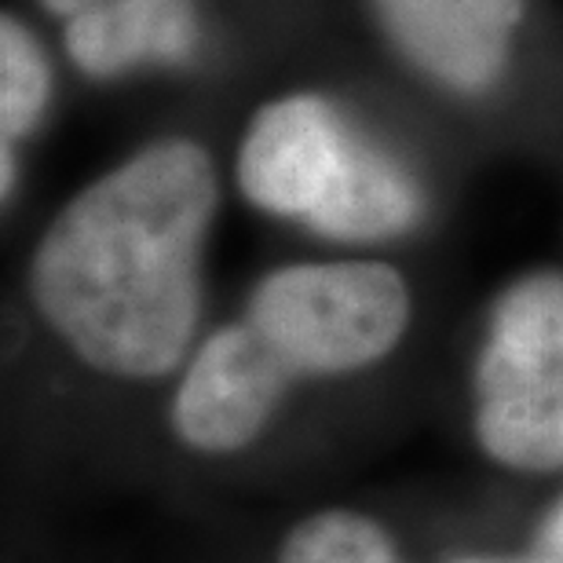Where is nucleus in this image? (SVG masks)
Listing matches in <instances>:
<instances>
[{
    "label": "nucleus",
    "mask_w": 563,
    "mask_h": 563,
    "mask_svg": "<svg viewBox=\"0 0 563 563\" xmlns=\"http://www.w3.org/2000/svg\"><path fill=\"white\" fill-rule=\"evenodd\" d=\"M217 209L209 154L190 140L151 143L48 223L30 264L33 308L96 374L168 377L201 319V253Z\"/></svg>",
    "instance_id": "obj_1"
},
{
    "label": "nucleus",
    "mask_w": 563,
    "mask_h": 563,
    "mask_svg": "<svg viewBox=\"0 0 563 563\" xmlns=\"http://www.w3.org/2000/svg\"><path fill=\"white\" fill-rule=\"evenodd\" d=\"M410 286L380 261L278 267L253 289L245 322L292 377H341L396 352L410 325Z\"/></svg>",
    "instance_id": "obj_2"
},
{
    "label": "nucleus",
    "mask_w": 563,
    "mask_h": 563,
    "mask_svg": "<svg viewBox=\"0 0 563 563\" xmlns=\"http://www.w3.org/2000/svg\"><path fill=\"white\" fill-rule=\"evenodd\" d=\"M292 380L250 322H231L190 355L168 407V428L190 454L234 457L261 443Z\"/></svg>",
    "instance_id": "obj_3"
},
{
    "label": "nucleus",
    "mask_w": 563,
    "mask_h": 563,
    "mask_svg": "<svg viewBox=\"0 0 563 563\" xmlns=\"http://www.w3.org/2000/svg\"><path fill=\"white\" fill-rule=\"evenodd\" d=\"M358 136L319 96H289L261 110L239 154V187L272 217L311 220L330 198Z\"/></svg>",
    "instance_id": "obj_4"
},
{
    "label": "nucleus",
    "mask_w": 563,
    "mask_h": 563,
    "mask_svg": "<svg viewBox=\"0 0 563 563\" xmlns=\"http://www.w3.org/2000/svg\"><path fill=\"white\" fill-rule=\"evenodd\" d=\"M377 8L413 63L476 92L501 74L523 0H377Z\"/></svg>",
    "instance_id": "obj_5"
},
{
    "label": "nucleus",
    "mask_w": 563,
    "mask_h": 563,
    "mask_svg": "<svg viewBox=\"0 0 563 563\" xmlns=\"http://www.w3.org/2000/svg\"><path fill=\"white\" fill-rule=\"evenodd\" d=\"M563 380V275L538 272L512 282L494 303L476 363V396Z\"/></svg>",
    "instance_id": "obj_6"
},
{
    "label": "nucleus",
    "mask_w": 563,
    "mask_h": 563,
    "mask_svg": "<svg viewBox=\"0 0 563 563\" xmlns=\"http://www.w3.org/2000/svg\"><path fill=\"white\" fill-rule=\"evenodd\" d=\"M195 48L190 0H110L70 19L66 52L92 77H114L136 63H176Z\"/></svg>",
    "instance_id": "obj_7"
},
{
    "label": "nucleus",
    "mask_w": 563,
    "mask_h": 563,
    "mask_svg": "<svg viewBox=\"0 0 563 563\" xmlns=\"http://www.w3.org/2000/svg\"><path fill=\"white\" fill-rule=\"evenodd\" d=\"M421 220L418 184L385 151L358 140L330 198L311 212V228L341 242H380Z\"/></svg>",
    "instance_id": "obj_8"
},
{
    "label": "nucleus",
    "mask_w": 563,
    "mask_h": 563,
    "mask_svg": "<svg viewBox=\"0 0 563 563\" xmlns=\"http://www.w3.org/2000/svg\"><path fill=\"white\" fill-rule=\"evenodd\" d=\"M483 457L509 472H563V380L483 396L472 413Z\"/></svg>",
    "instance_id": "obj_9"
},
{
    "label": "nucleus",
    "mask_w": 563,
    "mask_h": 563,
    "mask_svg": "<svg viewBox=\"0 0 563 563\" xmlns=\"http://www.w3.org/2000/svg\"><path fill=\"white\" fill-rule=\"evenodd\" d=\"M275 563H407L374 516L322 509L297 520L278 545Z\"/></svg>",
    "instance_id": "obj_10"
},
{
    "label": "nucleus",
    "mask_w": 563,
    "mask_h": 563,
    "mask_svg": "<svg viewBox=\"0 0 563 563\" xmlns=\"http://www.w3.org/2000/svg\"><path fill=\"white\" fill-rule=\"evenodd\" d=\"M48 103V63L26 26L4 19L0 26V125L4 143L37 125Z\"/></svg>",
    "instance_id": "obj_11"
},
{
    "label": "nucleus",
    "mask_w": 563,
    "mask_h": 563,
    "mask_svg": "<svg viewBox=\"0 0 563 563\" xmlns=\"http://www.w3.org/2000/svg\"><path fill=\"white\" fill-rule=\"evenodd\" d=\"M538 553L563 563V494L549 505L542 523H538Z\"/></svg>",
    "instance_id": "obj_12"
},
{
    "label": "nucleus",
    "mask_w": 563,
    "mask_h": 563,
    "mask_svg": "<svg viewBox=\"0 0 563 563\" xmlns=\"http://www.w3.org/2000/svg\"><path fill=\"white\" fill-rule=\"evenodd\" d=\"M44 8L55 11V15H66V19H74V15H81V11H92L99 4H110V0H41Z\"/></svg>",
    "instance_id": "obj_13"
},
{
    "label": "nucleus",
    "mask_w": 563,
    "mask_h": 563,
    "mask_svg": "<svg viewBox=\"0 0 563 563\" xmlns=\"http://www.w3.org/2000/svg\"><path fill=\"white\" fill-rule=\"evenodd\" d=\"M450 563H512V560H494V556H461V560H450Z\"/></svg>",
    "instance_id": "obj_14"
},
{
    "label": "nucleus",
    "mask_w": 563,
    "mask_h": 563,
    "mask_svg": "<svg viewBox=\"0 0 563 563\" xmlns=\"http://www.w3.org/2000/svg\"><path fill=\"white\" fill-rule=\"evenodd\" d=\"M527 563H560V560H553V556H542V553H534Z\"/></svg>",
    "instance_id": "obj_15"
}]
</instances>
